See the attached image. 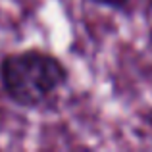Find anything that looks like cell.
<instances>
[{
    "mask_svg": "<svg viewBox=\"0 0 152 152\" xmlns=\"http://www.w3.org/2000/svg\"><path fill=\"white\" fill-rule=\"evenodd\" d=\"M6 94L18 106H41L67 81V69L56 56L37 50L10 54L0 64Z\"/></svg>",
    "mask_w": 152,
    "mask_h": 152,
    "instance_id": "cell-1",
    "label": "cell"
},
{
    "mask_svg": "<svg viewBox=\"0 0 152 152\" xmlns=\"http://www.w3.org/2000/svg\"><path fill=\"white\" fill-rule=\"evenodd\" d=\"M93 2L100 4V6H106V8H114V10H118V8L125 6L127 0H93Z\"/></svg>",
    "mask_w": 152,
    "mask_h": 152,
    "instance_id": "cell-2",
    "label": "cell"
}]
</instances>
